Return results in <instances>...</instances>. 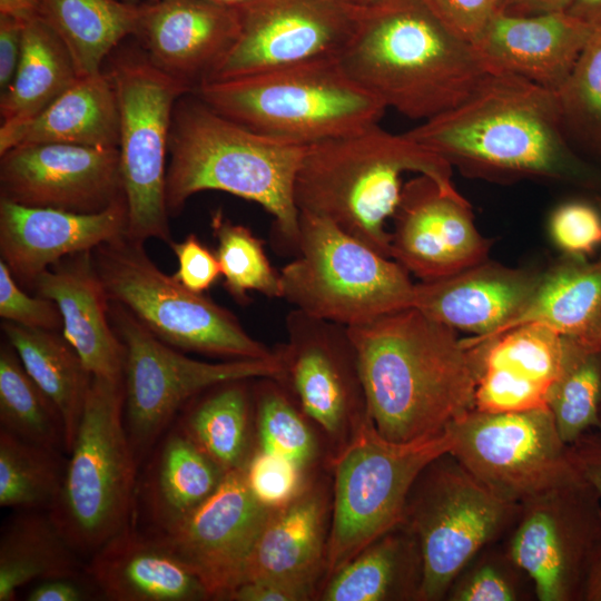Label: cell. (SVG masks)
<instances>
[{
	"instance_id": "1",
	"label": "cell",
	"mask_w": 601,
	"mask_h": 601,
	"mask_svg": "<svg viewBox=\"0 0 601 601\" xmlns=\"http://www.w3.org/2000/svg\"><path fill=\"white\" fill-rule=\"evenodd\" d=\"M366 415L394 442L440 435L474 408L476 346L407 307L349 326Z\"/></svg>"
},
{
	"instance_id": "2",
	"label": "cell",
	"mask_w": 601,
	"mask_h": 601,
	"mask_svg": "<svg viewBox=\"0 0 601 601\" xmlns=\"http://www.w3.org/2000/svg\"><path fill=\"white\" fill-rule=\"evenodd\" d=\"M404 134L470 176L601 185L569 142L555 92L510 73L489 72L461 104Z\"/></svg>"
},
{
	"instance_id": "3",
	"label": "cell",
	"mask_w": 601,
	"mask_h": 601,
	"mask_svg": "<svg viewBox=\"0 0 601 601\" xmlns=\"http://www.w3.org/2000/svg\"><path fill=\"white\" fill-rule=\"evenodd\" d=\"M337 59L386 109L423 121L461 104L489 73L472 43L421 0L365 7Z\"/></svg>"
},
{
	"instance_id": "4",
	"label": "cell",
	"mask_w": 601,
	"mask_h": 601,
	"mask_svg": "<svg viewBox=\"0 0 601 601\" xmlns=\"http://www.w3.org/2000/svg\"><path fill=\"white\" fill-rule=\"evenodd\" d=\"M407 171L460 194L446 160L376 122L306 146L294 184L295 204L298 211L327 219L391 257L386 221L397 209Z\"/></svg>"
},
{
	"instance_id": "5",
	"label": "cell",
	"mask_w": 601,
	"mask_h": 601,
	"mask_svg": "<svg viewBox=\"0 0 601 601\" xmlns=\"http://www.w3.org/2000/svg\"><path fill=\"white\" fill-rule=\"evenodd\" d=\"M173 116L166 175L169 213L204 190L225 191L262 206L283 242L296 250L299 211L294 184L306 146L254 131L217 112L194 92Z\"/></svg>"
},
{
	"instance_id": "6",
	"label": "cell",
	"mask_w": 601,
	"mask_h": 601,
	"mask_svg": "<svg viewBox=\"0 0 601 601\" xmlns=\"http://www.w3.org/2000/svg\"><path fill=\"white\" fill-rule=\"evenodd\" d=\"M193 92L254 131L304 146L380 122L386 110L337 58L205 81Z\"/></svg>"
},
{
	"instance_id": "7",
	"label": "cell",
	"mask_w": 601,
	"mask_h": 601,
	"mask_svg": "<svg viewBox=\"0 0 601 601\" xmlns=\"http://www.w3.org/2000/svg\"><path fill=\"white\" fill-rule=\"evenodd\" d=\"M124 381L91 376L60 492L48 511L78 553L131 524L138 461L125 425Z\"/></svg>"
},
{
	"instance_id": "8",
	"label": "cell",
	"mask_w": 601,
	"mask_h": 601,
	"mask_svg": "<svg viewBox=\"0 0 601 601\" xmlns=\"http://www.w3.org/2000/svg\"><path fill=\"white\" fill-rule=\"evenodd\" d=\"M297 257L279 272L282 298L344 326L412 307L415 283L391 257L322 217L299 211Z\"/></svg>"
},
{
	"instance_id": "9",
	"label": "cell",
	"mask_w": 601,
	"mask_h": 601,
	"mask_svg": "<svg viewBox=\"0 0 601 601\" xmlns=\"http://www.w3.org/2000/svg\"><path fill=\"white\" fill-rule=\"evenodd\" d=\"M339 453L325 565L332 575L368 545L402 526L413 485L436 459L450 453L444 433L412 442L384 437L366 413Z\"/></svg>"
},
{
	"instance_id": "10",
	"label": "cell",
	"mask_w": 601,
	"mask_h": 601,
	"mask_svg": "<svg viewBox=\"0 0 601 601\" xmlns=\"http://www.w3.org/2000/svg\"><path fill=\"white\" fill-rule=\"evenodd\" d=\"M92 254L110 302L130 312L166 344L229 359L275 357V352L252 337L231 312L161 272L142 242L124 234Z\"/></svg>"
},
{
	"instance_id": "11",
	"label": "cell",
	"mask_w": 601,
	"mask_h": 601,
	"mask_svg": "<svg viewBox=\"0 0 601 601\" xmlns=\"http://www.w3.org/2000/svg\"><path fill=\"white\" fill-rule=\"evenodd\" d=\"M520 504L508 501L446 453L417 477L404 522L421 558L417 600L436 601L485 548L514 525Z\"/></svg>"
},
{
	"instance_id": "12",
	"label": "cell",
	"mask_w": 601,
	"mask_h": 601,
	"mask_svg": "<svg viewBox=\"0 0 601 601\" xmlns=\"http://www.w3.org/2000/svg\"><path fill=\"white\" fill-rule=\"evenodd\" d=\"M119 109V158L127 204L125 235L171 245L166 204V158L174 110L193 92L185 82L156 67L146 53L118 52L106 71Z\"/></svg>"
},
{
	"instance_id": "13",
	"label": "cell",
	"mask_w": 601,
	"mask_h": 601,
	"mask_svg": "<svg viewBox=\"0 0 601 601\" xmlns=\"http://www.w3.org/2000/svg\"><path fill=\"white\" fill-rule=\"evenodd\" d=\"M109 315L126 352L124 416L138 464L154 450L176 415L201 392L229 381L282 378L276 353L270 359L198 361L159 339L114 302Z\"/></svg>"
},
{
	"instance_id": "14",
	"label": "cell",
	"mask_w": 601,
	"mask_h": 601,
	"mask_svg": "<svg viewBox=\"0 0 601 601\" xmlns=\"http://www.w3.org/2000/svg\"><path fill=\"white\" fill-rule=\"evenodd\" d=\"M446 431L450 454L508 501L521 504L581 476L548 407L509 413L473 408Z\"/></svg>"
},
{
	"instance_id": "15",
	"label": "cell",
	"mask_w": 601,
	"mask_h": 601,
	"mask_svg": "<svg viewBox=\"0 0 601 601\" xmlns=\"http://www.w3.org/2000/svg\"><path fill=\"white\" fill-rule=\"evenodd\" d=\"M540 601H583L601 555V495L582 477L520 504L506 545Z\"/></svg>"
},
{
	"instance_id": "16",
	"label": "cell",
	"mask_w": 601,
	"mask_h": 601,
	"mask_svg": "<svg viewBox=\"0 0 601 601\" xmlns=\"http://www.w3.org/2000/svg\"><path fill=\"white\" fill-rule=\"evenodd\" d=\"M236 9L238 37L206 81L338 58L365 6L357 0H250Z\"/></svg>"
},
{
	"instance_id": "17",
	"label": "cell",
	"mask_w": 601,
	"mask_h": 601,
	"mask_svg": "<svg viewBox=\"0 0 601 601\" xmlns=\"http://www.w3.org/2000/svg\"><path fill=\"white\" fill-rule=\"evenodd\" d=\"M270 511L250 492L242 466L226 472L205 501L156 538L197 575L210 598L226 600L242 584Z\"/></svg>"
},
{
	"instance_id": "18",
	"label": "cell",
	"mask_w": 601,
	"mask_h": 601,
	"mask_svg": "<svg viewBox=\"0 0 601 601\" xmlns=\"http://www.w3.org/2000/svg\"><path fill=\"white\" fill-rule=\"evenodd\" d=\"M125 198L118 148L45 142L0 155V199L97 213Z\"/></svg>"
},
{
	"instance_id": "19",
	"label": "cell",
	"mask_w": 601,
	"mask_h": 601,
	"mask_svg": "<svg viewBox=\"0 0 601 601\" xmlns=\"http://www.w3.org/2000/svg\"><path fill=\"white\" fill-rule=\"evenodd\" d=\"M277 347L282 378L302 411L329 434L365 414V395L348 327L292 309Z\"/></svg>"
},
{
	"instance_id": "20",
	"label": "cell",
	"mask_w": 601,
	"mask_h": 601,
	"mask_svg": "<svg viewBox=\"0 0 601 601\" xmlns=\"http://www.w3.org/2000/svg\"><path fill=\"white\" fill-rule=\"evenodd\" d=\"M393 219L390 256L421 282L447 277L487 259L492 240L477 230L469 201L425 175L403 186Z\"/></svg>"
},
{
	"instance_id": "21",
	"label": "cell",
	"mask_w": 601,
	"mask_h": 601,
	"mask_svg": "<svg viewBox=\"0 0 601 601\" xmlns=\"http://www.w3.org/2000/svg\"><path fill=\"white\" fill-rule=\"evenodd\" d=\"M239 33L236 7L213 0L141 3L135 37L159 69L193 91L208 80Z\"/></svg>"
},
{
	"instance_id": "22",
	"label": "cell",
	"mask_w": 601,
	"mask_h": 601,
	"mask_svg": "<svg viewBox=\"0 0 601 601\" xmlns=\"http://www.w3.org/2000/svg\"><path fill=\"white\" fill-rule=\"evenodd\" d=\"M122 198L97 213L30 207L0 199V253L16 280L32 287L37 277L67 256L91 252L125 234Z\"/></svg>"
},
{
	"instance_id": "23",
	"label": "cell",
	"mask_w": 601,
	"mask_h": 601,
	"mask_svg": "<svg viewBox=\"0 0 601 601\" xmlns=\"http://www.w3.org/2000/svg\"><path fill=\"white\" fill-rule=\"evenodd\" d=\"M594 28L568 11L497 12L472 46L489 72L510 73L556 92Z\"/></svg>"
},
{
	"instance_id": "24",
	"label": "cell",
	"mask_w": 601,
	"mask_h": 601,
	"mask_svg": "<svg viewBox=\"0 0 601 601\" xmlns=\"http://www.w3.org/2000/svg\"><path fill=\"white\" fill-rule=\"evenodd\" d=\"M541 274L486 259L454 275L415 284L413 307L454 329L473 333L463 342L476 345L525 306Z\"/></svg>"
},
{
	"instance_id": "25",
	"label": "cell",
	"mask_w": 601,
	"mask_h": 601,
	"mask_svg": "<svg viewBox=\"0 0 601 601\" xmlns=\"http://www.w3.org/2000/svg\"><path fill=\"white\" fill-rule=\"evenodd\" d=\"M93 250L73 254L42 272L32 288L56 303L62 336L95 377L122 382L125 346L110 321V299L97 272Z\"/></svg>"
},
{
	"instance_id": "26",
	"label": "cell",
	"mask_w": 601,
	"mask_h": 601,
	"mask_svg": "<svg viewBox=\"0 0 601 601\" xmlns=\"http://www.w3.org/2000/svg\"><path fill=\"white\" fill-rule=\"evenodd\" d=\"M87 573L112 601H196L210 598L197 575L156 536L129 524L91 554Z\"/></svg>"
},
{
	"instance_id": "27",
	"label": "cell",
	"mask_w": 601,
	"mask_h": 601,
	"mask_svg": "<svg viewBox=\"0 0 601 601\" xmlns=\"http://www.w3.org/2000/svg\"><path fill=\"white\" fill-rule=\"evenodd\" d=\"M325 499L303 489L289 503L272 510L250 553L244 582L280 581L312 592L325 565ZM240 585V584H239Z\"/></svg>"
},
{
	"instance_id": "28",
	"label": "cell",
	"mask_w": 601,
	"mask_h": 601,
	"mask_svg": "<svg viewBox=\"0 0 601 601\" xmlns=\"http://www.w3.org/2000/svg\"><path fill=\"white\" fill-rule=\"evenodd\" d=\"M45 142L118 148V100L106 71L79 77L30 121L0 129V155L18 145Z\"/></svg>"
},
{
	"instance_id": "29",
	"label": "cell",
	"mask_w": 601,
	"mask_h": 601,
	"mask_svg": "<svg viewBox=\"0 0 601 601\" xmlns=\"http://www.w3.org/2000/svg\"><path fill=\"white\" fill-rule=\"evenodd\" d=\"M532 323L543 324L563 336L599 346L601 257L590 262L566 255L542 272L525 306L489 339Z\"/></svg>"
},
{
	"instance_id": "30",
	"label": "cell",
	"mask_w": 601,
	"mask_h": 601,
	"mask_svg": "<svg viewBox=\"0 0 601 601\" xmlns=\"http://www.w3.org/2000/svg\"><path fill=\"white\" fill-rule=\"evenodd\" d=\"M165 436L154 453L141 490L157 532L188 515L216 490L225 474L177 426Z\"/></svg>"
},
{
	"instance_id": "31",
	"label": "cell",
	"mask_w": 601,
	"mask_h": 601,
	"mask_svg": "<svg viewBox=\"0 0 601 601\" xmlns=\"http://www.w3.org/2000/svg\"><path fill=\"white\" fill-rule=\"evenodd\" d=\"M79 78L62 41L41 18L26 21L14 77L0 98V129L40 115Z\"/></svg>"
},
{
	"instance_id": "32",
	"label": "cell",
	"mask_w": 601,
	"mask_h": 601,
	"mask_svg": "<svg viewBox=\"0 0 601 601\" xmlns=\"http://www.w3.org/2000/svg\"><path fill=\"white\" fill-rule=\"evenodd\" d=\"M24 370L58 408L65 425V451L71 450L91 375L62 335L53 331L1 324Z\"/></svg>"
},
{
	"instance_id": "33",
	"label": "cell",
	"mask_w": 601,
	"mask_h": 601,
	"mask_svg": "<svg viewBox=\"0 0 601 601\" xmlns=\"http://www.w3.org/2000/svg\"><path fill=\"white\" fill-rule=\"evenodd\" d=\"M141 4L119 0H42L41 18L68 50L79 77L99 73L119 43L135 36Z\"/></svg>"
},
{
	"instance_id": "34",
	"label": "cell",
	"mask_w": 601,
	"mask_h": 601,
	"mask_svg": "<svg viewBox=\"0 0 601 601\" xmlns=\"http://www.w3.org/2000/svg\"><path fill=\"white\" fill-rule=\"evenodd\" d=\"M77 551L49 513L24 511L0 538V601H12L23 585L59 577H78Z\"/></svg>"
},
{
	"instance_id": "35",
	"label": "cell",
	"mask_w": 601,
	"mask_h": 601,
	"mask_svg": "<svg viewBox=\"0 0 601 601\" xmlns=\"http://www.w3.org/2000/svg\"><path fill=\"white\" fill-rule=\"evenodd\" d=\"M249 381L255 380L224 382L201 392L180 411L176 425L225 473L247 463Z\"/></svg>"
},
{
	"instance_id": "36",
	"label": "cell",
	"mask_w": 601,
	"mask_h": 601,
	"mask_svg": "<svg viewBox=\"0 0 601 601\" xmlns=\"http://www.w3.org/2000/svg\"><path fill=\"white\" fill-rule=\"evenodd\" d=\"M420 555L415 538L396 532L385 534L331 577L322 600L325 601H382L402 594L405 582L418 589L410 579L413 561ZM417 593V592H416Z\"/></svg>"
},
{
	"instance_id": "37",
	"label": "cell",
	"mask_w": 601,
	"mask_h": 601,
	"mask_svg": "<svg viewBox=\"0 0 601 601\" xmlns=\"http://www.w3.org/2000/svg\"><path fill=\"white\" fill-rule=\"evenodd\" d=\"M480 368L549 393L562 372L568 337L538 323L509 329L476 345Z\"/></svg>"
},
{
	"instance_id": "38",
	"label": "cell",
	"mask_w": 601,
	"mask_h": 601,
	"mask_svg": "<svg viewBox=\"0 0 601 601\" xmlns=\"http://www.w3.org/2000/svg\"><path fill=\"white\" fill-rule=\"evenodd\" d=\"M58 450L22 440L0 428V505L23 511L50 510L63 481Z\"/></svg>"
},
{
	"instance_id": "39",
	"label": "cell",
	"mask_w": 601,
	"mask_h": 601,
	"mask_svg": "<svg viewBox=\"0 0 601 601\" xmlns=\"http://www.w3.org/2000/svg\"><path fill=\"white\" fill-rule=\"evenodd\" d=\"M601 407V347L568 337L560 377L548 400L556 430L571 444L599 427Z\"/></svg>"
},
{
	"instance_id": "40",
	"label": "cell",
	"mask_w": 601,
	"mask_h": 601,
	"mask_svg": "<svg viewBox=\"0 0 601 601\" xmlns=\"http://www.w3.org/2000/svg\"><path fill=\"white\" fill-rule=\"evenodd\" d=\"M0 423L22 440L47 447L65 449L62 417L24 370L12 346L0 349Z\"/></svg>"
},
{
	"instance_id": "41",
	"label": "cell",
	"mask_w": 601,
	"mask_h": 601,
	"mask_svg": "<svg viewBox=\"0 0 601 601\" xmlns=\"http://www.w3.org/2000/svg\"><path fill=\"white\" fill-rule=\"evenodd\" d=\"M211 228L224 286L234 299L246 304L250 300L249 292L282 298L280 275L272 266L264 242L248 227L225 217L221 210L214 213Z\"/></svg>"
},
{
	"instance_id": "42",
	"label": "cell",
	"mask_w": 601,
	"mask_h": 601,
	"mask_svg": "<svg viewBox=\"0 0 601 601\" xmlns=\"http://www.w3.org/2000/svg\"><path fill=\"white\" fill-rule=\"evenodd\" d=\"M555 96L568 135L601 150V24Z\"/></svg>"
},
{
	"instance_id": "43",
	"label": "cell",
	"mask_w": 601,
	"mask_h": 601,
	"mask_svg": "<svg viewBox=\"0 0 601 601\" xmlns=\"http://www.w3.org/2000/svg\"><path fill=\"white\" fill-rule=\"evenodd\" d=\"M260 450L286 457L302 467L315 452L305 420L274 378H259L256 390Z\"/></svg>"
},
{
	"instance_id": "44",
	"label": "cell",
	"mask_w": 601,
	"mask_h": 601,
	"mask_svg": "<svg viewBox=\"0 0 601 601\" xmlns=\"http://www.w3.org/2000/svg\"><path fill=\"white\" fill-rule=\"evenodd\" d=\"M523 578L528 575L504 551L482 550L454 580L447 592L451 601L523 600Z\"/></svg>"
},
{
	"instance_id": "45",
	"label": "cell",
	"mask_w": 601,
	"mask_h": 601,
	"mask_svg": "<svg viewBox=\"0 0 601 601\" xmlns=\"http://www.w3.org/2000/svg\"><path fill=\"white\" fill-rule=\"evenodd\" d=\"M300 470L297 463L260 450L247 461L245 475L255 499L265 508L277 510L302 492Z\"/></svg>"
},
{
	"instance_id": "46",
	"label": "cell",
	"mask_w": 601,
	"mask_h": 601,
	"mask_svg": "<svg viewBox=\"0 0 601 601\" xmlns=\"http://www.w3.org/2000/svg\"><path fill=\"white\" fill-rule=\"evenodd\" d=\"M550 233L566 255L587 258L601 246V209L579 200L562 204L551 215Z\"/></svg>"
},
{
	"instance_id": "47",
	"label": "cell",
	"mask_w": 601,
	"mask_h": 601,
	"mask_svg": "<svg viewBox=\"0 0 601 601\" xmlns=\"http://www.w3.org/2000/svg\"><path fill=\"white\" fill-rule=\"evenodd\" d=\"M0 316L24 327L53 331L62 328L58 306L51 299L23 292L7 264L0 259Z\"/></svg>"
},
{
	"instance_id": "48",
	"label": "cell",
	"mask_w": 601,
	"mask_h": 601,
	"mask_svg": "<svg viewBox=\"0 0 601 601\" xmlns=\"http://www.w3.org/2000/svg\"><path fill=\"white\" fill-rule=\"evenodd\" d=\"M170 247L178 260V269L173 276L187 289L204 294L221 276L216 254L196 235L189 234L179 243L173 242Z\"/></svg>"
},
{
	"instance_id": "49",
	"label": "cell",
	"mask_w": 601,
	"mask_h": 601,
	"mask_svg": "<svg viewBox=\"0 0 601 601\" xmlns=\"http://www.w3.org/2000/svg\"><path fill=\"white\" fill-rule=\"evenodd\" d=\"M451 30L469 42L497 12L499 0H421Z\"/></svg>"
},
{
	"instance_id": "50",
	"label": "cell",
	"mask_w": 601,
	"mask_h": 601,
	"mask_svg": "<svg viewBox=\"0 0 601 601\" xmlns=\"http://www.w3.org/2000/svg\"><path fill=\"white\" fill-rule=\"evenodd\" d=\"M568 453L575 470L601 495V430L588 431L568 444Z\"/></svg>"
},
{
	"instance_id": "51",
	"label": "cell",
	"mask_w": 601,
	"mask_h": 601,
	"mask_svg": "<svg viewBox=\"0 0 601 601\" xmlns=\"http://www.w3.org/2000/svg\"><path fill=\"white\" fill-rule=\"evenodd\" d=\"M23 21L0 13V88L1 92L12 81L22 45Z\"/></svg>"
},
{
	"instance_id": "52",
	"label": "cell",
	"mask_w": 601,
	"mask_h": 601,
	"mask_svg": "<svg viewBox=\"0 0 601 601\" xmlns=\"http://www.w3.org/2000/svg\"><path fill=\"white\" fill-rule=\"evenodd\" d=\"M311 591L302 587L280 581H249L234 589L226 600L234 601H300L306 600Z\"/></svg>"
},
{
	"instance_id": "53",
	"label": "cell",
	"mask_w": 601,
	"mask_h": 601,
	"mask_svg": "<svg viewBox=\"0 0 601 601\" xmlns=\"http://www.w3.org/2000/svg\"><path fill=\"white\" fill-rule=\"evenodd\" d=\"M78 577H59L39 581L29 591L28 601H83L88 600V589L77 581Z\"/></svg>"
},
{
	"instance_id": "54",
	"label": "cell",
	"mask_w": 601,
	"mask_h": 601,
	"mask_svg": "<svg viewBox=\"0 0 601 601\" xmlns=\"http://www.w3.org/2000/svg\"><path fill=\"white\" fill-rule=\"evenodd\" d=\"M570 3L571 0H499L497 12L504 14L529 16L566 11Z\"/></svg>"
},
{
	"instance_id": "55",
	"label": "cell",
	"mask_w": 601,
	"mask_h": 601,
	"mask_svg": "<svg viewBox=\"0 0 601 601\" xmlns=\"http://www.w3.org/2000/svg\"><path fill=\"white\" fill-rule=\"evenodd\" d=\"M42 0H0V13L23 22L40 17Z\"/></svg>"
},
{
	"instance_id": "56",
	"label": "cell",
	"mask_w": 601,
	"mask_h": 601,
	"mask_svg": "<svg viewBox=\"0 0 601 601\" xmlns=\"http://www.w3.org/2000/svg\"><path fill=\"white\" fill-rule=\"evenodd\" d=\"M566 11L590 24H601V0H571Z\"/></svg>"
},
{
	"instance_id": "57",
	"label": "cell",
	"mask_w": 601,
	"mask_h": 601,
	"mask_svg": "<svg viewBox=\"0 0 601 601\" xmlns=\"http://www.w3.org/2000/svg\"><path fill=\"white\" fill-rule=\"evenodd\" d=\"M583 601H601V555L588 578Z\"/></svg>"
},
{
	"instance_id": "58",
	"label": "cell",
	"mask_w": 601,
	"mask_h": 601,
	"mask_svg": "<svg viewBox=\"0 0 601 601\" xmlns=\"http://www.w3.org/2000/svg\"><path fill=\"white\" fill-rule=\"evenodd\" d=\"M213 1L225 4V6H229V7H238L250 0H213Z\"/></svg>"
},
{
	"instance_id": "59",
	"label": "cell",
	"mask_w": 601,
	"mask_h": 601,
	"mask_svg": "<svg viewBox=\"0 0 601 601\" xmlns=\"http://www.w3.org/2000/svg\"><path fill=\"white\" fill-rule=\"evenodd\" d=\"M357 1L365 7H372V6H376V4H380L390 0H357Z\"/></svg>"
},
{
	"instance_id": "60",
	"label": "cell",
	"mask_w": 601,
	"mask_h": 601,
	"mask_svg": "<svg viewBox=\"0 0 601 601\" xmlns=\"http://www.w3.org/2000/svg\"><path fill=\"white\" fill-rule=\"evenodd\" d=\"M119 1L127 2V3H134V4H141V3L149 2V1H152V0H119Z\"/></svg>"
},
{
	"instance_id": "61",
	"label": "cell",
	"mask_w": 601,
	"mask_h": 601,
	"mask_svg": "<svg viewBox=\"0 0 601 601\" xmlns=\"http://www.w3.org/2000/svg\"><path fill=\"white\" fill-rule=\"evenodd\" d=\"M597 344L601 347V328H600L598 337H597Z\"/></svg>"
},
{
	"instance_id": "62",
	"label": "cell",
	"mask_w": 601,
	"mask_h": 601,
	"mask_svg": "<svg viewBox=\"0 0 601 601\" xmlns=\"http://www.w3.org/2000/svg\"><path fill=\"white\" fill-rule=\"evenodd\" d=\"M597 204L599 206V208L601 209V195L600 196H597Z\"/></svg>"
},
{
	"instance_id": "63",
	"label": "cell",
	"mask_w": 601,
	"mask_h": 601,
	"mask_svg": "<svg viewBox=\"0 0 601 601\" xmlns=\"http://www.w3.org/2000/svg\"><path fill=\"white\" fill-rule=\"evenodd\" d=\"M599 430H601V407H600V422H599Z\"/></svg>"
}]
</instances>
